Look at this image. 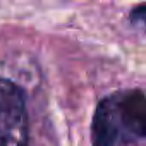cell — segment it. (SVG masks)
I'll return each instance as SVG.
<instances>
[{
  "instance_id": "cell-2",
  "label": "cell",
  "mask_w": 146,
  "mask_h": 146,
  "mask_svg": "<svg viewBox=\"0 0 146 146\" xmlns=\"http://www.w3.org/2000/svg\"><path fill=\"white\" fill-rule=\"evenodd\" d=\"M0 146H28V115L23 90L0 78Z\"/></svg>"
},
{
  "instance_id": "cell-3",
  "label": "cell",
  "mask_w": 146,
  "mask_h": 146,
  "mask_svg": "<svg viewBox=\"0 0 146 146\" xmlns=\"http://www.w3.org/2000/svg\"><path fill=\"white\" fill-rule=\"evenodd\" d=\"M131 21L136 24H144L146 26V4H141L131 11Z\"/></svg>"
},
{
  "instance_id": "cell-1",
  "label": "cell",
  "mask_w": 146,
  "mask_h": 146,
  "mask_svg": "<svg viewBox=\"0 0 146 146\" xmlns=\"http://www.w3.org/2000/svg\"><path fill=\"white\" fill-rule=\"evenodd\" d=\"M146 141V96L139 90L102 100L91 124L93 146H129Z\"/></svg>"
}]
</instances>
